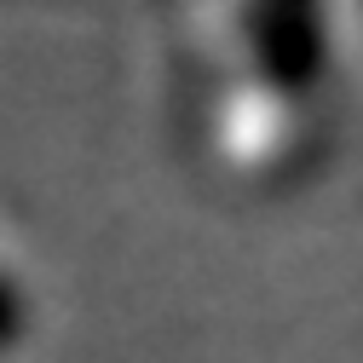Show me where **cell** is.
<instances>
[{
  "label": "cell",
  "instance_id": "cell-1",
  "mask_svg": "<svg viewBox=\"0 0 363 363\" xmlns=\"http://www.w3.org/2000/svg\"><path fill=\"white\" fill-rule=\"evenodd\" d=\"M18 329H23V323H18V294H12L6 283H0V352H6V346L18 340Z\"/></svg>",
  "mask_w": 363,
  "mask_h": 363
}]
</instances>
